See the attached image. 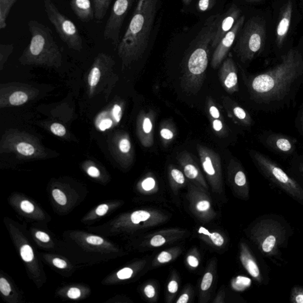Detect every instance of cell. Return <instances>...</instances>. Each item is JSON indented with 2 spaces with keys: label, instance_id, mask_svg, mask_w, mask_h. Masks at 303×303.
<instances>
[{
  "label": "cell",
  "instance_id": "cell-37",
  "mask_svg": "<svg viewBox=\"0 0 303 303\" xmlns=\"http://www.w3.org/2000/svg\"><path fill=\"white\" fill-rule=\"evenodd\" d=\"M210 238L211 241L215 244L217 247H221L224 243V239L222 235L218 233L214 232L211 233Z\"/></svg>",
  "mask_w": 303,
  "mask_h": 303
},
{
  "label": "cell",
  "instance_id": "cell-51",
  "mask_svg": "<svg viewBox=\"0 0 303 303\" xmlns=\"http://www.w3.org/2000/svg\"><path fill=\"white\" fill-rule=\"evenodd\" d=\"M112 125V121L110 119H105L100 125V130L104 131L107 128H109Z\"/></svg>",
  "mask_w": 303,
  "mask_h": 303
},
{
  "label": "cell",
  "instance_id": "cell-21",
  "mask_svg": "<svg viewBox=\"0 0 303 303\" xmlns=\"http://www.w3.org/2000/svg\"><path fill=\"white\" fill-rule=\"evenodd\" d=\"M236 173L234 176V181L237 186L244 188L245 190L246 187L247 186V176L241 168L239 164L238 165V169L236 170Z\"/></svg>",
  "mask_w": 303,
  "mask_h": 303
},
{
  "label": "cell",
  "instance_id": "cell-32",
  "mask_svg": "<svg viewBox=\"0 0 303 303\" xmlns=\"http://www.w3.org/2000/svg\"><path fill=\"white\" fill-rule=\"evenodd\" d=\"M171 174L173 179L175 180V181L178 183V184H184L185 178L184 174H182L181 171L177 169H173L171 171Z\"/></svg>",
  "mask_w": 303,
  "mask_h": 303
},
{
  "label": "cell",
  "instance_id": "cell-30",
  "mask_svg": "<svg viewBox=\"0 0 303 303\" xmlns=\"http://www.w3.org/2000/svg\"><path fill=\"white\" fill-rule=\"evenodd\" d=\"M52 195L54 199L58 204L64 205L67 204V200L64 193L61 190L55 189L53 191Z\"/></svg>",
  "mask_w": 303,
  "mask_h": 303
},
{
  "label": "cell",
  "instance_id": "cell-38",
  "mask_svg": "<svg viewBox=\"0 0 303 303\" xmlns=\"http://www.w3.org/2000/svg\"><path fill=\"white\" fill-rule=\"evenodd\" d=\"M162 138L166 141H171L174 138V134L170 128L164 127L160 131Z\"/></svg>",
  "mask_w": 303,
  "mask_h": 303
},
{
  "label": "cell",
  "instance_id": "cell-26",
  "mask_svg": "<svg viewBox=\"0 0 303 303\" xmlns=\"http://www.w3.org/2000/svg\"><path fill=\"white\" fill-rule=\"evenodd\" d=\"M250 284V280L245 277H238V278L234 280L233 282V287L237 290H244Z\"/></svg>",
  "mask_w": 303,
  "mask_h": 303
},
{
  "label": "cell",
  "instance_id": "cell-59",
  "mask_svg": "<svg viewBox=\"0 0 303 303\" xmlns=\"http://www.w3.org/2000/svg\"><path fill=\"white\" fill-rule=\"evenodd\" d=\"M299 170L300 173H303V161L300 162L299 167Z\"/></svg>",
  "mask_w": 303,
  "mask_h": 303
},
{
  "label": "cell",
  "instance_id": "cell-56",
  "mask_svg": "<svg viewBox=\"0 0 303 303\" xmlns=\"http://www.w3.org/2000/svg\"><path fill=\"white\" fill-rule=\"evenodd\" d=\"M88 174L92 177H98L100 174L99 170L94 167H91L88 170Z\"/></svg>",
  "mask_w": 303,
  "mask_h": 303
},
{
  "label": "cell",
  "instance_id": "cell-20",
  "mask_svg": "<svg viewBox=\"0 0 303 303\" xmlns=\"http://www.w3.org/2000/svg\"><path fill=\"white\" fill-rule=\"evenodd\" d=\"M18 0H0V29L7 27V19L9 15L11 8Z\"/></svg>",
  "mask_w": 303,
  "mask_h": 303
},
{
  "label": "cell",
  "instance_id": "cell-46",
  "mask_svg": "<svg viewBox=\"0 0 303 303\" xmlns=\"http://www.w3.org/2000/svg\"><path fill=\"white\" fill-rule=\"evenodd\" d=\"M213 128L217 132H221L224 128V124L221 120L214 119L213 121Z\"/></svg>",
  "mask_w": 303,
  "mask_h": 303
},
{
  "label": "cell",
  "instance_id": "cell-48",
  "mask_svg": "<svg viewBox=\"0 0 303 303\" xmlns=\"http://www.w3.org/2000/svg\"><path fill=\"white\" fill-rule=\"evenodd\" d=\"M145 293L149 298H152L155 294V288L153 286L148 285L145 288Z\"/></svg>",
  "mask_w": 303,
  "mask_h": 303
},
{
  "label": "cell",
  "instance_id": "cell-2",
  "mask_svg": "<svg viewBox=\"0 0 303 303\" xmlns=\"http://www.w3.org/2000/svg\"><path fill=\"white\" fill-rule=\"evenodd\" d=\"M221 18L219 14L210 17L185 53L183 60L181 86L187 93H198L203 84L211 43Z\"/></svg>",
  "mask_w": 303,
  "mask_h": 303
},
{
  "label": "cell",
  "instance_id": "cell-11",
  "mask_svg": "<svg viewBox=\"0 0 303 303\" xmlns=\"http://www.w3.org/2000/svg\"><path fill=\"white\" fill-rule=\"evenodd\" d=\"M262 140L269 150L282 155H289L296 151L297 140L285 134L269 133L263 135Z\"/></svg>",
  "mask_w": 303,
  "mask_h": 303
},
{
  "label": "cell",
  "instance_id": "cell-50",
  "mask_svg": "<svg viewBox=\"0 0 303 303\" xmlns=\"http://www.w3.org/2000/svg\"><path fill=\"white\" fill-rule=\"evenodd\" d=\"M108 210V205L106 204H101L100 206L97 207L96 210V213L99 216H104L106 214Z\"/></svg>",
  "mask_w": 303,
  "mask_h": 303
},
{
  "label": "cell",
  "instance_id": "cell-55",
  "mask_svg": "<svg viewBox=\"0 0 303 303\" xmlns=\"http://www.w3.org/2000/svg\"><path fill=\"white\" fill-rule=\"evenodd\" d=\"M187 261L188 262V264H189V265L191 266V267H198L199 261H198V259H197L196 258V257H194V256H191V255L188 256V259H187Z\"/></svg>",
  "mask_w": 303,
  "mask_h": 303
},
{
  "label": "cell",
  "instance_id": "cell-61",
  "mask_svg": "<svg viewBox=\"0 0 303 303\" xmlns=\"http://www.w3.org/2000/svg\"><path fill=\"white\" fill-rule=\"evenodd\" d=\"M246 1L249 2H254L260 1V0H245Z\"/></svg>",
  "mask_w": 303,
  "mask_h": 303
},
{
  "label": "cell",
  "instance_id": "cell-42",
  "mask_svg": "<svg viewBox=\"0 0 303 303\" xmlns=\"http://www.w3.org/2000/svg\"><path fill=\"white\" fill-rule=\"evenodd\" d=\"M87 242L88 244L95 245H100L102 244L104 242L103 239L100 237L96 236H91L88 237L87 238Z\"/></svg>",
  "mask_w": 303,
  "mask_h": 303
},
{
  "label": "cell",
  "instance_id": "cell-7",
  "mask_svg": "<svg viewBox=\"0 0 303 303\" xmlns=\"http://www.w3.org/2000/svg\"><path fill=\"white\" fill-rule=\"evenodd\" d=\"M44 4L49 21L62 41L70 48L81 50L82 39L76 25L61 12L51 0H44Z\"/></svg>",
  "mask_w": 303,
  "mask_h": 303
},
{
  "label": "cell",
  "instance_id": "cell-25",
  "mask_svg": "<svg viewBox=\"0 0 303 303\" xmlns=\"http://www.w3.org/2000/svg\"><path fill=\"white\" fill-rule=\"evenodd\" d=\"M17 150L20 153L25 156H30L35 152V148L31 145L25 142L20 143L17 147Z\"/></svg>",
  "mask_w": 303,
  "mask_h": 303
},
{
  "label": "cell",
  "instance_id": "cell-35",
  "mask_svg": "<svg viewBox=\"0 0 303 303\" xmlns=\"http://www.w3.org/2000/svg\"><path fill=\"white\" fill-rule=\"evenodd\" d=\"M133 274V270L129 268L122 269L117 273V277L121 279H126L130 278Z\"/></svg>",
  "mask_w": 303,
  "mask_h": 303
},
{
  "label": "cell",
  "instance_id": "cell-6",
  "mask_svg": "<svg viewBox=\"0 0 303 303\" xmlns=\"http://www.w3.org/2000/svg\"><path fill=\"white\" fill-rule=\"evenodd\" d=\"M287 233L281 223L274 219L265 218L257 225L253 238L263 255L270 258L279 255V248L284 244Z\"/></svg>",
  "mask_w": 303,
  "mask_h": 303
},
{
  "label": "cell",
  "instance_id": "cell-54",
  "mask_svg": "<svg viewBox=\"0 0 303 303\" xmlns=\"http://www.w3.org/2000/svg\"><path fill=\"white\" fill-rule=\"evenodd\" d=\"M168 291L171 293H175L178 290V283L175 281H171L168 284Z\"/></svg>",
  "mask_w": 303,
  "mask_h": 303
},
{
  "label": "cell",
  "instance_id": "cell-47",
  "mask_svg": "<svg viewBox=\"0 0 303 303\" xmlns=\"http://www.w3.org/2000/svg\"><path fill=\"white\" fill-rule=\"evenodd\" d=\"M210 207V202L205 200L199 202L197 205V208L199 211H206L209 209Z\"/></svg>",
  "mask_w": 303,
  "mask_h": 303
},
{
  "label": "cell",
  "instance_id": "cell-29",
  "mask_svg": "<svg viewBox=\"0 0 303 303\" xmlns=\"http://www.w3.org/2000/svg\"><path fill=\"white\" fill-rule=\"evenodd\" d=\"M216 0H199L198 8L200 11L204 12L211 9L215 4Z\"/></svg>",
  "mask_w": 303,
  "mask_h": 303
},
{
  "label": "cell",
  "instance_id": "cell-13",
  "mask_svg": "<svg viewBox=\"0 0 303 303\" xmlns=\"http://www.w3.org/2000/svg\"><path fill=\"white\" fill-rule=\"evenodd\" d=\"M220 81L228 93L239 91L238 68L232 58H228L223 63L219 73Z\"/></svg>",
  "mask_w": 303,
  "mask_h": 303
},
{
  "label": "cell",
  "instance_id": "cell-36",
  "mask_svg": "<svg viewBox=\"0 0 303 303\" xmlns=\"http://www.w3.org/2000/svg\"><path fill=\"white\" fill-rule=\"evenodd\" d=\"M120 150L124 153H128L131 150V144L129 140L123 139L119 144Z\"/></svg>",
  "mask_w": 303,
  "mask_h": 303
},
{
  "label": "cell",
  "instance_id": "cell-44",
  "mask_svg": "<svg viewBox=\"0 0 303 303\" xmlns=\"http://www.w3.org/2000/svg\"><path fill=\"white\" fill-rule=\"evenodd\" d=\"M81 296V291L76 288H71L68 292V296L71 299H76Z\"/></svg>",
  "mask_w": 303,
  "mask_h": 303
},
{
  "label": "cell",
  "instance_id": "cell-52",
  "mask_svg": "<svg viewBox=\"0 0 303 303\" xmlns=\"http://www.w3.org/2000/svg\"><path fill=\"white\" fill-rule=\"evenodd\" d=\"M36 236L40 241L44 242H48L50 241V236H49L47 234L42 232V231H38V232H37Z\"/></svg>",
  "mask_w": 303,
  "mask_h": 303
},
{
  "label": "cell",
  "instance_id": "cell-49",
  "mask_svg": "<svg viewBox=\"0 0 303 303\" xmlns=\"http://www.w3.org/2000/svg\"><path fill=\"white\" fill-rule=\"evenodd\" d=\"M209 112L210 116L213 117L214 119H219L221 117V114H220L219 111L217 109V108L214 105H211L209 108Z\"/></svg>",
  "mask_w": 303,
  "mask_h": 303
},
{
  "label": "cell",
  "instance_id": "cell-57",
  "mask_svg": "<svg viewBox=\"0 0 303 303\" xmlns=\"http://www.w3.org/2000/svg\"><path fill=\"white\" fill-rule=\"evenodd\" d=\"M188 299H189V297L187 294H183L180 297L179 299L177 301V303H186L188 302Z\"/></svg>",
  "mask_w": 303,
  "mask_h": 303
},
{
  "label": "cell",
  "instance_id": "cell-41",
  "mask_svg": "<svg viewBox=\"0 0 303 303\" xmlns=\"http://www.w3.org/2000/svg\"><path fill=\"white\" fill-rule=\"evenodd\" d=\"M21 208L26 213H31L35 209L34 205L27 200H25V201L22 202Z\"/></svg>",
  "mask_w": 303,
  "mask_h": 303
},
{
  "label": "cell",
  "instance_id": "cell-31",
  "mask_svg": "<svg viewBox=\"0 0 303 303\" xmlns=\"http://www.w3.org/2000/svg\"><path fill=\"white\" fill-rule=\"evenodd\" d=\"M213 281V276L210 273L205 274L201 284L202 290L206 291L211 287Z\"/></svg>",
  "mask_w": 303,
  "mask_h": 303
},
{
  "label": "cell",
  "instance_id": "cell-40",
  "mask_svg": "<svg viewBox=\"0 0 303 303\" xmlns=\"http://www.w3.org/2000/svg\"><path fill=\"white\" fill-rule=\"evenodd\" d=\"M165 243V239L161 235L154 236L151 241V245L155 247H161V246L164 245Z\"/></svg>",
  "mask_w": 303,
  "mask_h": 303
},
{
  "label": "cell",
  "instance_id": "cell-27",
  "mask_svg": "<svg viewBox=\"0 0 303 303\" xmlns=\"http://www.w3.org/2000/svg\"><path fill=\"white\" fill-rule=\"evenodd\" d=\"M21 256L25 262H30L34 258L32 249L29 245H25L21 248Z\"/></svg>",
  "mask_w": 303,
  "mask_h": 303
},
{
  "label": "cell",
  "instance_id": "cell-12",
  "mask_svg": "<svg viewBox=\"0 0 303 303\" xmlns=\"http://www.w3.org/2000/svg\"><path fill=\"white\" fill-rule=\"evenodd\" d=\"M241 9L235 4H233L224 15L221 16V20L217 25L215 35L211 43V48H216L224 37L233 28L241 17Z\"/></svg>",
  "mask_w": 303,
  "mask_h": 303
},
{
  "label": "cell",
  "instance_id": "cell-3",
  "mask_svg": "<svg viewBox=\"0 0 303 303\" xmlns=\"http://www.w3.org/2000/svg\"><path fill=\"white\" fill-rule=\"evenodd\" d=\"M159 0H138L126 31L119 43L121 55L128 61L141 58L148 48Z\"/></svg>",
  "mask_w": 303,
  "mask_h": 303
},
{
  "label": "cell",
  "instance_id": "cell-33",
  "mask_svg": "<svg viewBox=\"0 0 303 303\" xmlns=\"http://www.w3.org/2000/svg\"><path fill=\"white\" fill-rule=\"evenodd\" d=\"M51 131L58 136H64L66 133V129L64 126L59 124H53L51 126Z\"/></svg>",
  "mask_w": 303,
  "mask_h": 303
},
{
  "label": "cell",
  "instance_id": "cell-15",
  "mask_svg": "<svg viewBox=\"0 0 303 303\" xmlns=\"http://www.w3.org/2000/svg\"><path fill=\"white\" fill-rule=\"evenodd\" d=\"M153 111L151 110L141 116L140 136L142 144L145 147H151L153 144Z\"/></svg>",
  "mask_w": 303,
  "mask_h": 303
},
{
  "label": "cell",
  "instance_id": "cell-17",
  "mask_svg": "<svg viewBox=\"0 0 303 303\" xmlns=\"http://www.w3.org/2000/svg\"><path fill=\"white\" fill-rule=\"evenodd\" d=\"M71 7L74 14L82 22H89L94 19L91 0H71Z\"/></svg>",
  "mask_w": 303,
  "mask_h": 303
},
{
  "label": "cell",
  "instance_id": "cell-53",
  "mask_svg": "<svg viewBox=\"0 0 303 303\" xmlns=\"http://www.w3.org/2000/svg\"><path fill=\"white\" fill-rule=\"evenodd\" d=\"M53 264L59 268H65L67 267V263L64 260L55 258L53 260Z\"/></svg>",
  "mask_w": 303,
  "mask_h": 303
},
{
  "label": "cell",
  "instance_id": "cell-24",
  "mask_svg": "<svg viewBox=\"0 0 303 303\" xmlns=\"http://www.w3.org/2000/svg\"><path fill=\"white\" fill-rule=\"evenodd\" d=\"M151 214L145 211H137L131 216V221L134 224H138L140 222L147 221L150 219Z\"/></svg>",
  "mask_w": 303,
  "mask_h": 303
},
{
  "label": "cell",
  "instance_id": "cell-16",
  "mask_svg": "<svg viewBox=\"0 0 303 303\" xmlns=\"http://www.w3.org/2000/svg\"><path fill=\"white\" fill-rule=\"evenodd\" d=\"M241 258L243 265L250 275L259 283L264 281L258 263L245 245L243 246Z\"/></svg>",
  "mask_w": 303,
  "mask_h": 303
},
{
  "label": "cell",
  "instance_id": "cell-4",
  "mask_svg": "<svg viewBox=\"0 0 303 303\" xmlns=\"http://www.w3.org/2000/svg\"><path fill=\"white\" fill-rule=\"evenodd\" d=\"M250 155L268 181L303 204V188L298 182L288 176L277 163L259 152L251 151Z\"/></svg>",
  "mask_w": 303,
  "mask_h": 303
},
{
  "label": "cell",
  "instance_id": "cell-28",
  "mask_svg": "<svg viewBox=\"0 0 303 303\" xmlns=\"http://www.w3.org/2000/svg\"><path fill=\"white\" fill-rule=\"evenodd\" d=\"M100 76H101V73L97 67H94L91 70L89 75V78H88V82L91 87L96 86L98 84L99 81Z\"/></svg>",
  "mask_w": 303,
  "mask_h": 303
},
{
  "label": "cell",
  "instance_id": "cell-1",
  "mask_svg": "<svg viewBox=\"0 0 303 303\" xmlns=\"http://www.w3.org/2000/svg\"><path fill=\"white\" fill-rule=\"evenodd\" d=\"M252 101L263 110H275L288 105L303 84V55L291 49L270 69L245 78Z\"/></svg>",
  "mask_w": 303,
  "mask_h": 303
},
{
  "label": "cell",
  "instance_id": "cell-19",
  "mask_svg": "<svg viewBox=\"0 0 303 303\" xmlns=\"http://www.w3.org/2000/svg\"><path fill=\"white\" fill-rule=\"evenodd\" d=\"M94 18L98 22H101L106 15L112 0H92Z\"/></svg>",
  "mask_w": 303,
  "mask_h": 303
},
{
  "label": "cell",
  "instance_id": "cell-45",
  "mask_svg": "<svg viewBox=\"0 0 303 303\" xmlns=\"http://www.w3.org/2000/svg\"><path fill=\"white\" fill-rule=\"evenodd\" d=\"M122 109L119 105L116 104L113 108V116L117 122L121 121L122 118Z\"/></svg>",
  "mask_w": 303,
  "mask_h": 303
},
{
  "label": "cell",
  "instance_id": "cell-23",
  "mask_svg": "<svg viewBox=\"0 0 303 303\" xmlns=\"http://www.w3.org/2000/svg\"><path fill=\"white\" fill-rule=\"evenodd\" d=\"M26 94L22 91L14 93L10 97V102L13 105H19L25 103L27 101Z\"/></svg>",
  "mask_w": 303,
  "mask_h": 303
},
{
  "label": "cell",
  "instance_id": "cell-5",
  "mask_svg": "<svg viewBox=\"0 0 303 303\" xmlns=\"http://www.w3.org/2000/svg\"><path fill=\"white\" fill-rule=\"evenodd\" d=\"M240 33L234 50L240 61L245 64L262 52L267 38V28L262 19L253 17L249 20Z\"/></svg>",
  "mask_w": 303,
  "mask_h": 303
},
{
  "label": "cell",
  "instance_id": "cell-43",
  "mask_svg": "<svg viewBox=\"0 0 303 303\" xmlns=\"http://www.w3.org/2000/svg\"><path fill=\"white\" fill-rule=\"evenodd\" d=\"M171 259H172V256L167 252H162L158 257V261L161 263L169 262Z\"/></svg>",
  "mask_w": 303,
  "mask_h": 303
},
{
  "label": "cell",
  "instance_id": "cell-14",
  "mask_svg": "<svg viewBox=\"0 0 303 303\" xmlns=\"http://www.w3.org/2000/svg\"><path fill=\"white\" fill-rule=\"evenodd\" d=\"M293 13V2L291 0H288L281 8L279 21L277 27L276 41L277 47L279 48H281L287 38L288 31L290 29Z\"/></svg>",
  "mask_w": 303,
  "mask_h": 303
},
{
  "label": "cell",
  "instance_id": "cell-10",
  "mask_svg": "<svg viewBox=\"0 0 303 303\" xmlns=\"http://www.w3.org/2000/svg\"><path fill=\"white\" fill-rule=\"evenodd\" d=\"M245 16H242L237 21L233 27L216 46L213 54L211 64L214 69H216L222 64L234 44L237 36L244 25Z\"/></svg>",
  "mask_w": 303,
  "mask_h": 303
},
{
  "label": "cell",
  "instance_id": "cell-39",
  "mask_svg": "<svg viewBox=\"0 0 303 303\" xmlns=\"http://www.w3.org/2000/svg\"><path fill=\"white\" fill-rule=\"evenodd\" d=\"M142 187L146 191L153 189L155 186V181L152 178H148L142 182Z\"/></svg>",
  "mask_w": 303,
  "mask_h": 303
},
{
  "label": "cell",
  "instance_id": "cell-62",
  "mask_svg": "<svg viewBox=\"0 0 303 303\" xmlns=\"http://www.w3.org/2000/svg\"><path fill=\"white\" fill-rule=\"evenodd\" d=\"M302 132L303 134V119L302 122Z\"/></svg>",
  "mask_w": 303,
  "mask_h": 303
},
{
  "label": "cell",
  "instance_id": "cell-60",
  "mask_svg": "<svg viewBox=\"0 0 303 303\" xmlns=\"http://www.w3.org/2000/svg\"><path fill=\"white\" fill-rule=\"evenodd\" d=\"M183 3H184L185 5H189L191 3V1H192V0H182Z\"/></svg>",
  "mask_w": 303,
  "mask_h": 303
},
{
  "label": "cell",
  "instance_id": "cell-9",
  "mask_svg": "<svg viewBox=\"0 0 303 303\" xmlns=\"http://www.w3.org/2000/svg\"><path fill=\"white\" fill-rule=\"evenodd\" d=\"M134 1V0H116L114 2L105 25L104 38L106 41H110L115 47L120 43L122 25Z\"/></svg>",
  "mask_w": 303,
  "mask_h": 303
},
{
  "label": "cell",
  "instance_id": "cell-63",
  "mask_svg": "<svg viewBox=\"0 0 303 303\" xmlns=\"http://www.w3.org/2000/svg\"><path fill=\"white\" fill-rule=\"evenodd\" d=\"M302 2H303V0H302Z\"/></svg>",
  "mask_w": 303,
  "mask_h": 303
},
{
  "label": "cell",
  "instance_id": "cell-8",
  "mask_svg": "<svg viewBox=\"0 0 303 303\" xmlns=\"http://www.w3.org/2000/svg\"><path fill=\"white\" fill-rule=\"evenodd\" d=\"M27 25L31 39L26 50L27 55L38 58L58 55V46L50 27L36 21H30Z\"/></svg>",
  "mask_w": 303,
  "mask_h": 303
},
{
  "label": "cell",
  "instance_id": "cell-58",
  "mask_svg": "<svg viewBox=\"0 0 303 303\" xmlns=\"http://www.w3.org/2000/svg\"><path fill=\"white\" fill-rule=\"evenodd\" d=\"M199 233L205 234V235H207L208 236H210L211 234L209 231H208L207 229H205V228L202 227L200 228Z\"/></svg>",
  "mask_w": 303,
  "mask_h": 303
},
{
  "label": "cell",
  "instance_id": "cell-34",
  "mask_svg": "<svg viewBox=\"0 0 303 303\" xmlns=\"http://www.w3.org/2000/svg\"><path fill=\"white\" fill-rule=\"evenodd\" d=\"M0 290L4 296H8L11 292V287L6 279L2 278L0 279Z\"/></svg>",
  "mask_w": 303,
  "mask_h": 303
},
{
  "label": "cell",
  "instance_id": "cell-22",
  "mask_svg": "<svg viewBox=\"0 0 303 303\" xmlns=\"http://www.w3.org/2000/svg\"><path fill=\"white\" fill-rule=\"evenodd\" d=\"M290 302L293 303H303V287L294 286L291 291Z\"/></svg>",
  "mask_w": 303,
  "mask_h": 303
},
{
  "label": "cell",
  "instance_id": "cell-18",
  "mask_svg": "<svg viewBox=\"0 0 303 303\" xmlns=\"http://www.w3.org/2000/svg\"><path fill=\"white\" fill-rule=\"evenodd\" d=\"M230 106L231 107L230 110L227 109V110H230V111H228V112L236 120L238 124L246 127L251 126L253 124V119L247 111L233 101L231 102Z\"/></svg>",
  "mask_w": 303,
  "mask_h": 303
}]
</instances>
